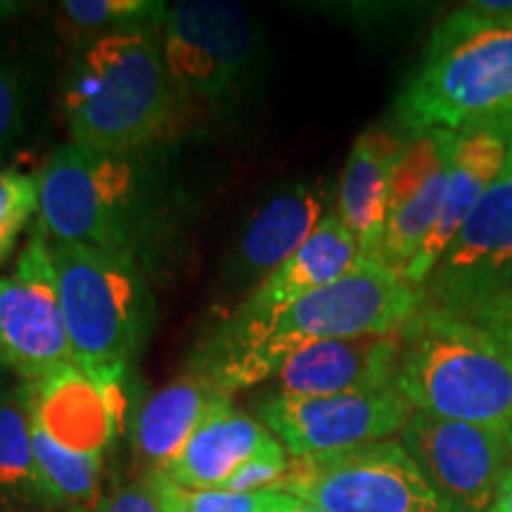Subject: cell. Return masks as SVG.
I'll list each match as a JSON object with an SVG mask.
<instances>
[{"label": "cell", "instance_id": "6da1fadb", "mask_svg": "<svg viewBox=\"0 0 512 512\" xmlns=\"http://www.w3.org/2000/svg\"><path fill=\"white\" fill-rule=\"evenodd\" d=\"M422 294L377 261H358L335 283L306 294L259 328H214L190 354L188 370L223 392L268 382L285 358L325 339L399 332L418 311Z\"/></svg>", "mask_w": 512, "mask_h": 512}, {"label": "cell", "instance_id": "7a4b0ae2", "mask_svg": "<svg viewBox=\"0 0 512 512\" xmlns=\"http://www.w3.org/2000/svg\"><path fill=\"white\" fill-rule=\"evenodd\" d=\"M178 105L157 27L83 43L62 91L72 143L102 152H145L174 126Z\"/></svg>", "mask_w": 512, "mask_h": 512}, {"label": "cell", "instance_id": "3957f363", "mask_svg": "<svg viewBox=\"0 0 512 512\" xmlns=\"http://www.w3.org/2000/svg\"><path fill=\"white\" fill-rule=\"evenodd\" d=\"M143 155L55 147L38 171V221L50 240L98 247L145 271V256L164 228V197Z\"/></svg>", "mask_w": 512, "mask_h": 512}, {"label": "cell", "instance_id": "277c9868", "mask_svg": "<svg viewBox=\"0 0 512 512\" xmlns=\"http://www.w3.org/2000/svg\"><path fill=\"white\" fill-rule=\"evenodd\" d=\"M396 389L418 413L512 427V347L475 320L420 304L401 328Z\"/></svg>", "mask_w": 512, "mask_h": 512}, {"label": "cell", "instance_id": "5b68a950", "mask_svg": "<svg viewBox=\"0 0 512 512\" xmlns=\"http://www.w3.org/2000/svg\"><path fill=\"white\" fill-rule=\"evenodd\" d=\"M74 366L114 403L152 323L145 271L91 245L50 240Z\"/></svg>", "mask_w": 512, "mask_h": 512}, {"label": "cell", "instance_id": "8992f818", "mask_svg": "<svg viewBox=\"0 0 512 512\" xmlns=\"http://www.w3.org/2000/svg\"><path fill=\"white\" fill-rule=\"evenodd\" d=\"M512 117V27L484 31L456 46L425 50L394 100L406 138L465 133Z\"/></svg>", "mask_w": 512, "mask_h": 512}, {"label": "cell", "instance_id": "52a82bcc", "mask_svg": "<svg viewBox=\"0 0 512 512\" xmlns=\"http://www.w3.org/2000/svg\"><path fill=\"white\" fill-rule=\"evenodd\" d=\"M162 43L181 100H197L216 112L240 105L259 76L261 31L240 3L169 5Z\"/></svg>", "mask_w": 512, "mask_h": 512}, {"label": "cell", "instance_id": "ba28073f", "mask_svg": "<svg viewBox=\"0 0 512 512\" xmlns=\"http://www.w3.org/2000/svg\"><path fill=\"white\" fill-rule=\"evenodd\" d=\"M278 491L323 512H446L399 439L290 458Z\"/></svg>", "mask_w": 512, "mask_h": 512}, {"label": "cell", "instance_id": "9c48e42d", "mask_svg": "<svg viewBox=\"0 0 512 512\" xmlns=\"http://www.w3.org/2000/svg\"><path fill=\"white\" fill-rule=\"evenodd\" d=\"M399 441L446 512H491L512 479V427L411 415Z\"/></svg>", "mask_w": 512, "mask_h": 512}, {"label": "cell", "instance_id": "30bf717a", "mask_svg": "<svg viewBox=\"0 0 512 512\" xmlns=\"http://www.w3.org/2000/svg\"><path fill=\"white\" fill-rule=\"evenodd\" d=\"M0 356L19 384L74 366L50 235L34 221L15 268L0 278Z\"/></svg>", "mask_w": 512, "mask_h": 512}, {"label": "cell", "instance_id": "8fae6325", "mask_svg": "<svg viewBox=\"0 0 512 512\" xmlns=\"http://www.w3.org/2000/svg\"><path fill=\"white\" fill-rule=\"evenodd\" d=\"M413 413L396 387L325 396L264 394L254 403V415L290 458L394 439Z\"/></svg>", "mask_w": 512, "mask_h": 512}, {"label": "cell", "instance_id": "7c38bea8", "mask_svg": "<svg viewBox=\"0 0 512 512\" xmlns=\"http://www.w3.org/2000/svg\"><path fill=\"white\" fill-rule=\"evenodd\" d=\"M512 280V117L494 181L422 287V306L460 311Z\"/></svg>", "mask_w": 512, "mask_h": 512}, {"label": "cell", "instance_id": "4fadbf2b", "mask_svg": "<svg viewBox=\"0 0 512 512\" xmlns=\"http://www.w3.org/2000/svg\"><path fill=\"white\" fill-rule=\"evenodd\" d=\"M323 192L292 183L273 192L242 223L221 268L226 297L245 299L285 266L323 221Z\"/></svg>", "mask_w": 512, "mask_h": 512}, {"label": "cell", "instance_id": "5bb4252c", "mask_svg": "<svg viewBox=\"0 0 512 512\" xmlns=\"http://www.w3.org/2000/svg\"><path fill=\"white\" fill-rule=\"evenodd\" d=\"M453 143L444 131L408 138L392 171L380 264L401 278L439 216Z\"/></svg>", "mask_w": 512, "mask_h": 512}, {"label": "cell", "instance_id": "9a60e30c", "mask_svg": "<svg viewBox=\"0 0 512 512\" xmlns=\"http://www.w3.org/2000/svg\"><path fill=\"white\" fill-rule=\"evenodd\" d=\"M401 330L389 335L325 339L285 358L266 394L325 396L396 387Z\"/></svg>", "mask_w": 512, "mask_h": 512}, {"label": "cell", "instance_id": "2e32d148", "mask_svg": "<svg viewBox=\"0 0 512 512\" xmlns=\"http://www.w3.org/2000/svg\"><path fill=\"white\" fill-rule=\"evenodd\" d=\"M508 140L510 117L456 136L439 216L427 240L422 242L420 252L415 254L411 266L403 273V280L418 292H422L441 256L456 242L460 230L484 197L486 188L496 178L505 152H508Z\"/></svg>", "mask_w": 512, "mask_h": 512}, {"label": "cell", "instance_id": "e0dca14e", "mask_svg": "<svg viewBox=\"0 0 512 512\" xmlns=\"http://www.w3.org/2000/svg\"><path fill=\"white\" fill-rule=\"evenodd\" d=\"M358 261L363 259L354 235L339 219L337 211H330L313 230L311 238L299 247V252L285 266H280L259 290L226 313L216 328L242 332L266 325L306 294L347 275L351 268L358 266Z\"/></svg>", "mask_w": 512, "mask_h": 512}, {"label": "cell", "instance_id": "ac0fdd59", "mask_svg": "<svg viewBox=\"0 0 512 512\" xmlns=\"http://www.w3.org/2000/svg\"><path fill=\"white\" fill-rule=\"evenodd\" d=\"M230 401L233 394L190 370L147 396L131 422V446L143 475L164 472L192 434Z\"/></svg>", "mask_w": 512, "mask_h": 512}, {"label": "cell", "instance_id": "d6986e66", "mask_svg": "<svg viewBox=\"0 0 512 512\" xmlns=\"http://www.w3.org/2000/svg\"><path fill=\"white\" fill-rule=\"evenodd\" d=\"M408 138L384 126H370L351 147L339 178L337 216L354 235L363 261L380 264L392 171Z\"/></svg>", "mask_w": 512, "mask_h": 512}, {"label": "cell", "instance_id": "ffe728a7", "mask_svg": "<svg viewBox=\"0 0 512 512\" xmlns=\"http://www.w3.org/2000/svg\"><path fill=\"white\" fill-rule=\"evenodd\" d=\"M27 408L57 444L72 451L105 453L119 427L121 408L95 387L76 366H67L46 380L19 384Z\"/></svg>", "mask_w": 512, "mask_h": 512}, {"label": "cell", "instance_id": "44dd1931", "mask_svg": "<svg viewBox=\"0 0 512 512\" xmlns=\"http://www.w3.org/2000/svg\"><path fill=\"white\" fill-rule=\"evenodd\" d=\"M278 444L256 415L242 413L233 401L219 408L166 467L164 475L183 489H219L242 463Z\"/></svg>", "mask_w": 512, "mask_h": 512}, {"label": "cell", "instance_id": "7402d4cb", "mask_svg": "<svg viewBox=\"0 0 512 512\" xmlns=\"http://www.w3.org/2000/svg\"><path fill=\"white\" fill-rule=\"evenodd\" d=\"M31 446H34L36 472L46 508L74 510L100 496L105 453L72 451L57 444L34 418H31Z\"/></svg>", "mask_w": 512, "mask_h": 512}, {"label": "cell", "instance_id": "603a6c76", "mask_svg": "<svg viewBox=\"0 0 512 512\" xmlns=\"http://www.w3.org/2000/svg\"><path fill=\"white\" fill-rule=\"evenodd\" d=\"M0 498L46 508L31 446V415L22 389L0 394Z\"/></svg>", "mask_w": 512, "mask_h": 512}, {"label": "cell", "instance_id": "cb8c5ba5", "mask_svg": "<svg viewBox=\"0 0 512 512\" xmlns=\"http://www.w3.org/2000/svg\"><path fill=\"white\" fill-rule=\"evenodd\" d=\"M62 15L91 38L138 27H164L169 5L159 0H64Z\"/></svg>", "mask_w": 512, "mask_h": 512}, {"label": "cell", "instance_id": "d4e9b609", "mask_svg": "<svg viewBox=\"0 0 512 512\" xmlns=\"http://www.w3.org/2000/svg\"><path fill=\"white\" fill-rule=\"evenodd\" d=\"M147 477L164 512H278L280 491L261 494H230L214 489H183L164 475Z\"/></svg>", "mask_w": 512, "mask_h": 512}, {"label": "cell", "instance_id": "484cf974", "mask_svg": "<svg viewBox=\"0 0 512 512\" xmlns=\"http://www.w3.org/2000/svg\"><path fill=\"white\" fill-rule=\"evenodd\" d=\"M38 174L0 166V266L15 254L22 233L38 219Z\"/></svg>", "mask_w": 512, "mask_h": 512}, {"label": "cell", "instance_id": "4316f807", "mask_svg": "<svg viewBox=\"0 0 512 512\" xmlns=\"http://www.w3.org/2000/svg\"><path fill=\"white\" fill-rule=\"evenodd\" d=\"M27 81L22 69L0 60V159L10 155L27 128Z\"/></svg>", "mask_w": 512, "mask_h": 512}, {"label": "cell", "instance_id": "83f0119b", "mask_svg": "<svg viewBox=\"0 0 512 512\" xmlns=\"http://www.w3.org/2000/svg\"><path fill=\"white\" fill-rule=\"evenodd\" d=\"M287 470H290V456H287L285 446L278 441V444L266 448V451L256 453L247 463H242L216 491H230V494L278 491Z\"/></svg>", "mask_w": 512, "mask_h": 512}, {"label": "cell", "instance_id": "f1b7e54d", "mask_svg": "<svg viewBox=\"0 0 512 512\" xmlns=\"http://www.w3.org/2000/svg\"><path fill=\"white\" fill-rule=\"evenodd\" d=\"M67 512H164L159 505L155 489H152L147 477H140L136 482L114 484L107 491H100V496L93 503L74 508Z\"/></svg>", "mask_w": 512, "mask_h": 512}, {"label": "cell", "instance_id": "f546056e", "mask_svg": "<svg viewBox=\"0 0 512 512\" xmlns=\"http://www.w3.org/2000/svg\"><path fill=\"white\" fill-rule=\"evenodd\" d=\"M453 313L475 320L477 325L494 332V335L512 347V280L498 287V290L489 292L486 297L477 299V302H472L470 306H465V309Z\"/></svg>", "mask_w": 512, "mask_h": 512}, {"label": "cell", "instance_id": "4dcf8cb0", "mask_svg": "<svg viewBox=\"0 0 512 512\" xmlns=\"http://www.w3.org/2000/svg\"><path fill=\"white\" fill-rule=\"evenodd\" d=\"M278 512H323L318 508H313V505L299 501V498L294 496H287V494H280V505H278Z\"/></svg>", "mask_w": 512, "mask_h": 512}, {"label": "cell", "instance_id": "1f68e13d", "mask_svg": "<svg viewBox=\"0 0 512 512\" xmlns=\"http://www.w3.org/2000/svg\"><path fill=\"white\" fill-rule=\"evenodd\" d=\"M24 10H27V5L17 3V0H0V24L10 22V19L22 15Z\"/></svg>", "mask_w": 512, "mask_h": 512}, {"label": "cell", "instance_id": "d6a6232c", "mask_svg": "<svg viewBox=\"0 0 512 512\" xmlns=\"http://www.w3.org/2000/svg\"><path fill=\"white\" fill-rule=\"evenodd\" d=\"M491 512H512V479L508 482V486L503 489L501 498H498V503L494 505V510Z\"/></svg>", "mask_w": 512, "mask_h": 512}, {"label": "cell", "instance_id": "836d02e7", "mask_svg": "<svg viewBox=\"0 0 512 512\" xmlns=\"http://www.w3.org/2000/svg\"><path fill=\"white\" fill-rule=\"evenodd\" d=\"M3 370H8V368H5V363H3V356H0V373H3Z\"/></svg>", "mask_w": 512, "mask_h": 512}, {"label": "cell", "instance_id": "e575fe53", "mask_svg": "<svg viewBox=\"0 0 512 512\" xmlns=\"http://www.w3.org/2000/svg\"><path fill=\"white\" fill-rule=\"evenodd\" d=\"M0 512H15V510H10V508H3V505H0Z\"/></svg>", "mask_w": 512, "mask_h": 512}]
</instances>
